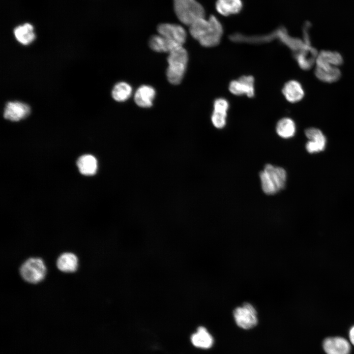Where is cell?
I'll list each match as a JSON object with an SVG mask.
<instances>
[{"label":"cell","mask_w":354,"mask_h":354,"mask_svg":"<svg viewBox=\"0 0 354 354\" xmlns=\"http://www.w3.org/2000/svg\"><path fill=\"white\" fill-rule=\"evenodd\" d=\"M295 122L290 118H285L277 122L276 131L277 134L283 138L288 139L293 137L295 133Z\"/></svg>","instance_id":"cell-22"},{"label":"cell","mask_w":354,"mask_h":354,"mask_svg":"<svg viewBox=\"0 0 354 354\" xmlns=\"http://www.w3.org/2000/svg\"><path fill=\"white\" fill-rule=\"evenodd\" d=\"M57 266L60 271L63 272H74L78 266V260L77 256L72 253H63L58 258L57 261Z\"/></svg>","instance_id":"cell-19"},{"label":"cell","mask_w":354,"mask_h":354,"mask_svg":"<svg viewBox=\"0 0 354 354\" xmlns=\"http://www.w3.org/2000/svg\"><path fill=\"white\" fill-rule=\"evenodd\" d=\"M343 62V58L338 52L323 50L318 52L315 66L322 68L339 67Z\"/></svg>","instance_id":"cell-12"},{"label":"cell","mask_w":354,"mask_h":354,"mask_svg":"<svg viewBox=\"0 0 354 354\" xmlns=\"http://www.w3.org/2000/svg\"><path fill=\"white\" fill-rule=\"evenodd\" d=\"M230 92L236 95H246L252 97L255 94L254 79L252 76H243L229 84Z\"/></svg>","instance_id":"cell-8"},{"label":"cell","mask_w":354,"mask_h":354,"mask_svg":"<svg viewBox=\"0 0 354 354\" xmlns=\"http://www.w3.org/2000/svg\"><path fill=\"white\" fill-rule=\"evenodd\" d=\"M282 92L287 101L291 103L300 101L304 95L301 85L295 80L287 82L283 87Z\"/></svg>","instance_id":"cell-14"},{"label":"cell","mask_w":354,"mask_h":354,"mask_svg":"<svg viewBox=\"0 0 354 354\" xmlns=\"http://www.w3.org/2000/svg\"><path fill=\"white\" fill-rule=\"evenodd\" d=\"M30 106L19 101L8 102L5 105L3 116L11 121H17L26 118L30 113Z\"/></svg>","instance_id":"cell-11"},{"label":"cell","mask_w":354,"mask_h":354,"mask_svg":"<svg viewBox=\"0 0 354 354\" xmlns=\"http://www.w3.org/2000/svg\"><path fill=\"white\" fill-rule=\"evenodd\" d=\"M260 178L264 192L267 195H273L285 186L287 173L283 168L267 164L260 172Z\"/></svg>","instance_id":"cell-2"},{"label":"cell","mask_w":354,"mask_h":354,"mask_svg":"<svg viewBox=\"0 0 354 354\" xmlns=\"http://www.w3.org/2000/svg\"><path fill=\"white\" fill-rule=\"evenodd\" d=\"M190 340L193 346L203 349L210 348L213 344L212 336L203 326L197 328V331L191 336Z\"/></svg>","instance_id":"cell-15"},{"label":"cell","mask_w":354,"mask_h":354,"mask_svg":"<svg viewBox=\"0 0 354 354\" xmlns=\"http://www.w3.org/2000/svg\"><path fill=\"white\" fill-rule=\"evenodd\" d=\"M191 35L205 47L218 45L223 33V26L219 20L211 15L208 19L199 18L189 26Z\"/></svg>","instance_id":"cell-1"},{"label":"cell","mask_w":354,"mask_h":354,"mask_svg":"<svg viewBox=\"0 0 354 354\" xmlns=\"http://www.w3.org/2000/svg\"><path fill=\"white\" fill-rule=\"evenodd\" d=\"M228 101L222 98L216 99L214 102L213 109L227 112L229 109Z\"/></svg>","instance_id":"cell-25"},{"label":"cell","mask_w":354,"mask_h":354,"mask_svg":"<svg viewBox=\"0 0 354 354\" xmlns=\"http://www.w3.org/2000/svg\"><path fill=\"white\" fill-rule=\"evenodd\" d=\"M349 337L351 343L354 346V325L352 326L349 330Z\"/></svg>","instance_id":"cell-26"},{"label":"cell","mask_w":354,"mask_h":354,"mask_svg":"<svg viewBox=\"0 0 354 354\" xmlns=\"http://www.w3.org/2000/svg\"><path fill=\"white\" fill-rule=\"evenodd\" d=\"M315 74L320 81L331 83L337 81L340 78L341 72L338 67L329 68L315 67Z\"/></svg>","instance_id":"cell-20"},{"label":"cell","mask_w":354,"mask_h":354,"mask_svg":"<svg viewBox=\"0 0 354 354\" xmlns=\"http://www.w3.org/2000/svg\"><path fill=\"white\" fill-rule=\"evenodd\" d=\"M318 52L313 47L303 50L295 54L299 66L302 69L308 70L310 69L314 64H315L316 59Z\"/></svg>","instance_id":"cell-17"},{"label":"cell","mask_w":354,"mask_h":354,"mask_svg":"<svg viewBox=\"0 0 354 354\" xmlns=\"http://www.w3.org/2000/svg\"><path fill=\"white\" fill-rule=\"evenodd\" d=\"M242 7L241 0H217L215 4L217 11L225 16L239 13Z\"/></svg>","instance_id":"cell-16"},{"label":"cell","mask_w":354,"mask_h":354,"mask_svg":"<svg viewBox=\"0 0 354 354\" xmlns=\"http://www.w3.org/2000/svg\"><path fill=\"white\" fill-rule=\"evenodd\" d=\"M157 31L166 42L169 53L183 47L186 39V31L179 25L162 23L158 26Z\"/></svg>","instance_id":"cell-5"},{"label":"cell","mask_w":354,"mask_h":354,"mask_svg":"<svg viewBox=\"0 0 354 354\" xmlns=\"http://www.w3.org/2000/svg\"><path fill=\"white\" fill-rule=\"evenodd\" d=\"M13 33L16 40L25 45L30 44L35 38L33 27L30 23H25L16 27Z\"/></svg>","instance_id":"cell-18"},{"label":"cell","mask_w":354,"mask_h":354,"mask_svg":"<svg viewBox=\"0 0 354 354\" xmlns=\"http://www.w3.org/2000/svg\"><path fill=\"white\" fill-rule=\"evenodd\" d=\"M323 347L326 354H350L351 350L349 342L340 336L326 338Z\"/></svg>","instance_id":"cell-9"},{"label":"cell","mask_w":354,"mask_h":354,"mask_svg":"<svg viewBox=\"0 0 354 354\" xmlns=\"http://www.w3.org/2000/svg\"><path fill=\"white\" fill-rule=\"evenodd\" d=\"M188 60V53L183 47L169 53L166 76L171 84L178 85L181 82L186 71Z\"/></svg>","instance_id":"cell-3"},{"label":"cell","mask_w":354,"mask_h":354,"mask_svg":"<svg viewBox=\"0 0 354 354\" xmlns=\"http://www.w3.org/2000/svg\"><path fill=\"white\" fill-rule=\"evenodd\" d=\"M175 12L179 20L189 26L197 19L205 17L203 6L196 0H173Z\"/></svg>","instance_id":"cell-4"},{"label":"cell","mask_w":354,"mask_h":354,"mask_svg":"<svg viewBox=\"0 0 354 354\" xmlns=\"http://www.w3.org/2000/svg\"><path fill=\"white\" fill-rule=\"evenodd\" d=\"M132 88L127 83L118 82L115 85L112 91V95L114 100L118 102L127 100L131 95Z\"/></svg>","instance_id":"cell-23"},{"label":"cell","mask_w":354,"mask_h":354,"mask_svg":"<svg viewBox=\"0 0 354 354\" xmlns=\"http://www.w3.org/2000/svg\"><path fill=\"white\" fill-rule=\"evenodd\" d=\"M233 315L236 324L243 329H250L258 323L257 312L253 305L249 303L236 308Z\"/></svg>","instance_id":"cell-7"},{"label":"cell","mask_w":354,"mask_h":354,"mask_svg":"<svg viewBox=\"0 0 354 354\" xmlns=\"http://www.w3.org/2000/svg\"><path fill=\"white\" fill-rule=\"evenodd\" d=\"M155 94V90L153 87L142 85L138 88L135 93V102L140 107L149 108L153 104Z\"/></svg>","instance_id":"cell-13"},{"label":"cell","mask_w":354,"mask_h":354,"mask_svg":"<svg viewBox=\"0 0 354 354\" xmlns=\"http://www.w3.org/2000/svg\"><path fill=\"white\" fill-rule=\"evenodd\" d=\"M77 165L80 173L86 176L94 175L97 169L96 158L90 154L81 156L77 160Z\"/></svg>","instance_id":"cell-21"},{"label":"cell","mask_w":354,"mask_h":354,"mask_svg":"<svg viewBox=\"0 0 354 354\" xmlns=\"http://www.w3.org/2000/svg\"><path fill=\"white\" fill-rule=\"evenodd\" d=\"M20 274L26 282L36 284L45 277L46 268L42 260L39 258H30L21 266Z\"/></svg>","instance_id":"cell-6"},{"label":"cell","mask_w":354,"mask_h":354,"mask_svg":"<svg viewBox=\"0 0 354 354\" xmlns=\"http://www.w3.org/2000/svg\"><path fill=\"white\" fill-rule=\"evenodd\" d=\"M227 114V112L213 110L211 116V121L216 128L220 129L225 126Z\"/></svg>","instance_id":"cell-24"},{"label":"cell","mask_w":354,"mask_h":354,"mask_svg":"<svg viewBox=\"0 0 354 354\" xmlns=\"http://www.w3.org/2000/svg\"><path fill=\"white\" fill-rule=\"evenodd\" d=\"M305 134L309 139L305 146L308 152L311 153L318 152L324 149L326 140L320 129L314 127L309 128L305 130Z\"/></svg>","instance_id":"cell-10"}]
</instances>
